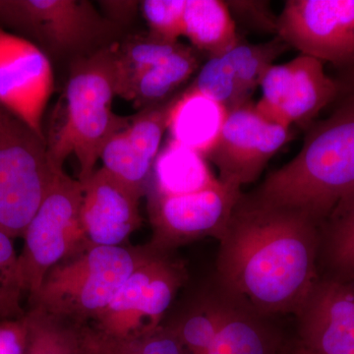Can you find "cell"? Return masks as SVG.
<instances>
[{"mask_svg": "<svg viewBox=\"0 0 354 354\" xmlns=\"http://www.w3.org/2000/svg\"><path fill=\"white\" fill-rule=\"evenodd\" d=\"M227 113V109L218 102L187 88L172 106L167 130L172 141L206 158Z\"/></svg>", "mask_w": 354, "mask_h": 354, "instance_id": "ac0fdd59", "label": "cell"}, {"mask_svg": "<svg viewBox=\"0 0 354 354\" xmlns=\"http://www.w3.org/2000/svg\"><path fill=\"white\" fill-rule=\"evenodd\" d=\"M354 192V93L314 125L301 150L247 196L297 212L319 227Z\"/></svg>", "mask_w": 354, "mask_h": 354, "instance_id": "7a4b0ae2", "label": "cell"}, {"mask_svg": "<svg viewBox=\"0 0 354 354\" xmlns=\"http://www.w3.org/2000/svg\"><path fill=\"white\" fill-rule=\"evenodd\" d=\"M0 22L57 55L88 50L116 28L84 0H0Z\"/></svg>", "mask_w": 354, "mask_h": 354, "instance_id": "ba28073f", "label": "cell"}, {"mask_svg": "<svg viewBox=\"0 0 354 354\" xmlns=\"http://www.w3.org/2000/svg\"><path fill=\"white\" fill-rule=\"evenodd\" d=\"M283 354H312L308 353V351H305L304 348H302L299 344H297V342L295 344H291V346H288L286 348L285 353Z\"/></svg>", "mask_w": 354, "mask_h": 354, "instance_id": "d6a6232c", "label": "cell"}, {"mask_svg": "<svg viewBox=\"0 0 354 354\" xmlns=\"http://www.w3.org/2000/svg\"><path fill=\"white\" fill-rule=\"evenodd\" d=\"M260 87L262 99L255 104L258 113L286 127H308L337 99L342 84L328 76L320 60L300 55L288 64L271 65Z\"/></svg>", "mask_w": 354, "mask_h": 354, "instance_id": "7c38bea8", "label": "cell"}, {"mask_svg": "<svg viewBox=\"0 0 354 354\" xmlns=\"http://www.w3.org/2000/svg\"><path fill=\"white\" fill-rule=\"evenodd\" d=\"M220 323L207 354H272L277 335L267 317L218 290Z\"/></svg>", "mask_w": 354, "mask_h": 354, "instance_id": "e0dca14e", "label": "cell"}, {"mask_svg": "<svg viewBox=\"0 0 354 354\" xmlns=\"http://www.w3.org/2000/svg\"><path fill=\"white\" fill-rule=\"evenodd\" d=\"M220 290L267 318L295 315L321 278L320 227L242 194L218 241Z\"/></svg>", "mask_w": 354, "mask_h": 354, "instance_id": "6da1fadb", "label": "cell"}, {"mask_svg": "<svg viewBox=\"0 0 354 354\" xmlns=\"http://www.w3.org/2000/svg\"><path fill=\"white\" fill-rule=\"evenodd\" d=\"M184 36L209 58L220 57L241 43L227 2L220 0H186Z\"/></svg>", "mask_w": 354, "mask_h": 354, "instance_id": "ffe728a7", "label": "cell"}, {"mask_svg": "<svg viewBox=\"0 0 354 354\" xmlns=\"http://www.w3.org/2000/svg\"><path fill=\"white\" fill-rule=\"evenodd\" d=\"M151 192L167 196L190 194L221 183L202 155L169 140L153 162Z\"/></svg>", "mask_w": 354, "mask_h": 354, "instance_id": "d6986e66", "label": "cell"}, {"mask_svg": "<svg viewBox=\"0 0 354 354\" xmlns=\"http://www.w3.org/2000/svg\"><path fill=\"white\" fill-rule=\"evenodd\" d=\"M290 48L279 36L260 44L239 43L220 57L209 58L189 88L207 95L227 111L250 104L265 72Z\"/></svg>", "mask_w": 354, "mask_h": 354, "instance_id": "9a60e30c", "label": "cell"}, {"mask_svg": "<svg viewBox=\"0 0 354 354\" xmlns=\"http://www.w3.org/2000/svg\"><path fill=\"white\" fill-rule=\"evenodd\" d=\"M346 87L348 93H354V67L348 69V75H346Z\"/></svg>", "mask_w": 354, "mask_h": 354, "instance_id": "836d02e7", "label": "cell"}, {"mask_svg": "<svg viewBox=\"0 0 354 354\" xmlns=\"http://www.w3.org/2000/svg\"><path fill=\"white\" fill-rule=\"evenodd\" d=\"M266 1H230L227 2V6L230 10H234L235 12L241 14V15H256L259 12L261 9L267 4ZM261 21L262 26H264L265 29L270 32H277V25H278V18H274L272 16V11L267 9L264 12L260 13V16L257 17L251 18L250 20Z\"/></svg>", "mask_w": 354, "mask_h": 354, "instance_id": "4dcf8cb0", "label": "cell"}, {"mask_svg": "<svg viewBox=\"0 0 354 354\" xmlns=\"http://www.w3.org/2000/svg\"><path fill=\"white\" fill-rule=\"evenodd\" d=\"M101 160L104 167L121 180L135 187L148 191L149 178L153 162L130 143L121 131L109 140L102 151Z\"/></svg>", "mask_w": 354, "mask_h": 354, "instance_id": "484cf974", "label": "cell"}, {"mask_svg": "<svg viewBox=\"0 0 354 354\" xmlns=\"http://www.w3.org/2000/svg\"><path fill=\"white\" fill-rule=\"evenodd\" d=\"M138 1H102L100 2L104 13L109 15L108 19L113 22H125L130 20L137 12Z\"/></svg>", "mask_w": 354, "mask_h": 354, "instance_id": "1f68e13d", "label": "cell"}, {"mask_svg": "<svg viewBox=\"0 0 354 354\" xmlns=\"http://www.w3.org/2000/svg\"><path fill=\"white\" fill-rule=\"evenodd\" d=\"M141 247L88 245L50 270L29 307L92 324L134 270Z\"/></svg>", "mask_w": 354, "mask_h": 354, "instance_id": "277c9868", "label": "cell"}, {"mask_svg": "<svg viewBox=\"0 0 354 354\" xmlns=\"http://www.w3.org/2000/svg\"><path fill=\"white\" fill-rule=\"evenodd\" d=\"M81 220L88 243L123 246L142 223L140 203L147 194L114 176L104 167L82 184Z\"/></svg>", "mask_w": 354, "mask_h": 354, "instance_id": "2e32d148", "label": "cell"}, {"mask_svg": "<svg viewBox=\"0 0 354 354\" xmlns=\"http://www.w3.org/2000/svg\"><path fill=\"white\" fill-rule=\"evenodd\" d=\"M199 53L193 46L181 44L178 50L140 77L128 101L144 109L169 101L199 67Z\"/></svg>", "mask_w": 354, "mask_h": 354, "instance_id": "7402d4cb", "label": "cell"}, {"mask_svg": "<svg viewBox=\"0 0 354 354\" xmlns=\"http://www.w3.org/2000/svg\"><path fill=\"white\" fill-rule=\"evenodd\" d=\"M181 44L169 43L152 35L135 36L113 46L114 92L129 99L135 84L148 70L164 62Z\"/></svg>", "mask_w": 354, "mask_h": 354, "instance_id": "cb8c5ba5", "label": "cell"}, {"mask_svg": "<svg viewBox=\"0 0 354 354\" xmlns=\"http://www.w3.org/2000/svg\"><path fill=\"white\" fill-rule=\"evenodd\" d=\"M114 95L113 46L78 58L72 64L62 122L46 138L48 160L57 171H64L65 160L74 155L81 183L94 174L104 147L131 120L113 113Z\"/></svg>", "mask_w": 354, "mask_h": 354, "instance_id": "3957f363", "label": "cell"}, {"mask_svg": "<svg viewBox=\"0 0 354 354\" xmlns=\"http://www.w3.org/2000/svg\"><path fill=\"white\" fill-rule=\"evenodd\" d=\"M93 344L95 354H187L171 328L127 339L106 337L93 328Z\"/></svg>", "mask_w": 354, "mask_h": 354, "instance_id": "4316f807", "label": "cell"}, {"mask_svg": "<svg viewBox=\"0 0 354 354\" xmlns=\"http://www.w3.org/2000/svg\"><path fill=\"white\" fill-rule=\"evenodd\" d=\"M83 191L78 179L60 172L30 221L19 255L21 279L28 299L38 292L53 268L92 245L81 220Z\"/></svg>", "mask_w": 354, "mask_h": 354, "instance_id": "52a82bcc", "label": "cell"}, {"mask_svg": "<svg viewBox=\"0 0 354 354\" xmlns=\"http://www.w3.org/2000/svg\"><path fill=\"white\" fill-rule=\"evenodd\" d=\"M46 142L0 106V232L24 236L60 172Z\"/></svg>", "mask_w": 354, "mask_h": 354, "instance_id": "5b68a950", "label": "cell"}, {"mask_svg": "<svg viewBox=\"0 0 354 354\" xmlns=\"http://www.w3.org/2000/svg\"><path fill=\"white\" fill-rule=\"evenodd\" d=\"M21 279L19 255L13 239L0 232V319L19 318L27 310L23 308L25 295Z\"/></svg>", "mask_w": 354, "mask_h": 354, "instance_id": "83f0119b", "label": "cell"}, {"mask_svg": "<svg viewBox=\"0 0 354 354\" xmlns=\"http://www.w3.org/2000/svg\"><path fill=\"white\" fill-rule=\"evenodd\" d=\"M290 138V128L268 120L250 102L228 111L206 160L218 169L221 183L241 189L259 178Z\"/></svg>", "mask_w": 354, "mask_h": 354, "instance_id": "8fae6325", "label": "cell"}, {"mask_svg": "<svg viewBox=\"0 0 354 354\" xmlns=\"http://www.w3.org/2000/svg\"><path fill=\"white\" fill-rule=\"evenodd\" d=\"M55 85L50 59L37 44L0 28V106L46 142L44 111Z\"/></svg>", "mask_w": 354, "mask_h": 354, "instance_id": "4fadbf2b", "label": "cell"}, {"mask_svg": "<svg viewBox=\"0 0 354 354\" xmlns=\"http://www.w3.org/2000/svg\"><path fill=\"white\" fill-rule=\"evenodd\" d=\"M27 346L24 354H95L90 324L78 323L29 307Z\"/></svg>", "mask_w": 354, "mask_h": 354, "instance_id": "44dd1931", "label": "cell"}, {"mask_svg": "<svg viewBox=\"0 0 354 354\" xmlns=\"http://www.w3.org/2000/svg\"><path fill=\"white\" fill-rule=\"evenodd\" d=\"M277 34L301 55L354 67V0H288Z\"/></svg>", "mask_w": 354, "mask_h": 354, "instance_id": "30bf717a", "label": "cell"}, {"mask_svg": "<svg viewBox=\"0 0 354 354\" xmlns=\"http://www.w3.org/2000/svg\"><path fill=\"white\" fill-rule=\"evenodd\" d=\"M186 279L185 267L172 252L142 246L134 270L91 326L118 339L155 332Z\"/></svg>", "mask_w": 354, "mask_h": 354, "instance_id": "8992f818", "label": "cell"}, {"mask_svg": "<svg viewBox=\"0 0 354 354\" xmlns=\"http://www.w3.org/2000/svg\"><path fill=\"white\" fill-rule=\"evenodd\" d=\"M147 194L153 230L149 244L172 252L177 247L207 237L220 241L243 193L239 188L220 183L190 194Z\"/></svg>", "mask_w": 354, "mask_h": 354, "instance_id": "9c48e42d", "label": "cell"}, {"mask_svg": "<svg viewBox=\"0 0 354 354\" xmlns=\"http://www.w3.org/2000/svg\"><path fill=\"white\" fill-rule=\"evenodd\" d=\"M186 0H146L142 12L149 26V34L162 41L178 43L184 36Z\"/></svg>", "mask_w": 354, "mask_h": 354, "instance_id": "f1b7e54d", "label": "cell"}, {"mask_svg": "<svg viewBox=\"0 0 354 354\" xmlns=\"http://www.w3.org/2000/svg\"><path fill=\"white\" fill-rule=\"evenodd\" d=\"M220 293L207 295L193 305L171 329L189 354H207L220 323Z\"/></svg>", "mask_w": 354, "mask_h": 354, "instance_id": "d4e9b609", "label": "cell"}, {"mask_svg": "<svg viewBox=\"0 0 354 354\" xmlns=\"http://www.w3.org/2000/svg\"><path fill=\"white\" fill-rule=\"evenodd\" d=\"M297 344L312 354H354V285L321 277L295 314Z\"/></svg>", "mask_w": 354, "mask_h": 354, "instance_id": "5bb4252c", "label": "cell"}, {"mask_svg": "<svg viewBox=\"0 0 354 354\" xmlns=\"http://www.w3.org/2000/svg\"><path fill=\"white\" fill-rule=\"evenodd\" d=\"M27 315L0 319V354H24L27 346Z\"/></svg>", "mask_w": 354, "mask_h": 354, "instance_id": "f546056e", "label": "cell"}, {"mask_svg": "<svg viewBox=\"0 0 354 354\" xmlns=\"http://www.w3.org/2000/svg\"><path fill=\"white\" fill-rule=\"evenodd\" d=\"M320 257L327 277L354 283V192L321 225Z\"/></svg>", "mask_w": 354, "mask_h": 354, "instance_id": "603a6c76", "label": "cell"}, {"mask_svg": "<svg viewBox=\"0 0 354 354\" xmlns=\"http://www.w3.org/2000/svg\"><path fill=\"white\" fill-rule=\"evenodd\" d=\"M353 285H354V283H353Z\"/></svg>", "mask_w": 354, "mask_h": 354, "instance_id": "e575fe53", "label": "cell"}]
</instances>
